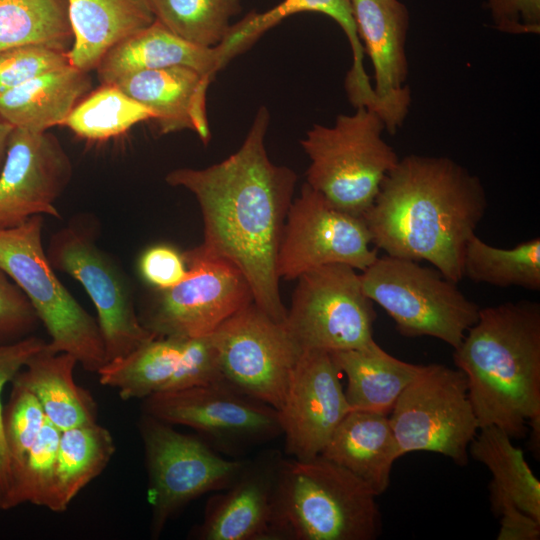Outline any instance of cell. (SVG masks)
<instances>
[{"instance_id":"obj_1","label":"cell","mask_w":540,"mask_h":540,"mask_svg":"<svg viewBox=\"0 0 540 540\" xmlns=\"http://www.w3.org/2000/svg\"><path fill=\"white\" fill-rule=\"evenodd\" d=\"M269 112L261 107L240 148L204 169L179 168L166 182L195 196L203 219V242L191 249L224 259L245 276L253 301L271 318L285 322L277 254L297 176L274 164L265 148Z\"/></svg>"},{"instance_id":"obj_2","label":"cell","mask_w":540,"mask_h":540,"mask_svg":"<svg viewBox=\"0 0 540 540\" xmlns=\"http://www.w3.org/2000/svg\"><path fill=\"white\" fill-rule=\"evenodd\" d=\"M487 207L481 180L464 166L413 154L386 175L363 219L378 250L429 262L458 283L466 244Z\"/></svg>"},{"instance_id":"obj_3","label":"cell","mask_w":540,"mask_h":540,"mask_svg":"<svg viewBox=\"0 0 540 540\" xmlns=\"http://www.w3.org/2000/svg\"><path fill=\"white\" fill-rule=\"evenodd\" d=\"M467 379L479 428L495 426L511 438L531 428L540 435V304L521 300L480 308L476 323L454 349Z\"/></svg>"},{"instance_id":"obj_4","label":"cell","mask_w":540,"mask_h":540,"mask_svg":"<svg viewBox=\"0 0 540 540\" xmlns=\"http://www.w3.org/2000/svg\"><path fill=\"white\" fill-rule=\"evenodd\" d=\"M376 495L321 455L280 458L274 493L277 540H374L382 530Z\"/></svg>"},{"instance_id":"obj_5","label":"cell","mask_w":540,"mask_h":540,"mask_svg":"<svg viewBox=\"0 0 540 540\" xmlns=\"http://www.w3.org/2000/svg\"><path fill=\"white\" fill-rule=\"evenodd\" d=\"M384 131L379 114L366 107L332 126L313 125L301 140L310 160L306 183L339 210L363 217L400 159Z\"/></svg>"},{"instance_id":"obj_6","label":"cell","mask_w":540,"mask_h":540,"mask_svg":"<svg viewBox=\"0 0 540 540\" xmlns=\"http://www.w3.org/2000/svg\"><path fill=\"white\" fill-rule=\"evenodd\" d=\"M42 215L0 229V269L22 290L46 327L52 353L71 354L90 372L107 363L98 322L56 276L42 246Z\"/></svg>"},{"instance_id":"obj_7","label":"cell","mask_w":540,"mask_h":540,"mask_svg":"<svg viewBox=\"0 0 540 540\" xmlns=\"http://www.w3.org/2000/svg\"><path fill=\"white\" fill-rule=\"evenodd\" d=\"M359 277L365 295L388 313L402 336L434 337L455 349L478 319V305L435 267L385 254Z\"/></svg>"},{"instance_id":"obj_8","label":"cell","mask_w":540,"mask_h":540,"mask_svg":"<svg viewBox=\"0 0 540 540\" xmlns=\"http://www.w3.org/2000/svg\"><path fill=\"white\" fill-rule=\"evenodd\" d=\"M139 431L148 475L151 535L159 537L168 521L193 500L227 488L247 461L221 456L200 437L143 413Z\"/></svg>"},{"instance_id":"obj_9","label":"cell","mask_w":540,"mask_h":540,"mask_svg":"<svg viewBox=\"0 0 540 540\" xmlns=\"http://www.w3.org/2000/svg\"><path fill=\"white\" fill-rule=\"evenodd\" d=\"M389 421L403 455L434 452L460 466L468 463V448L479 430L466 376L437 363L423 365L398 397Z\"/></svg>"},{"instance_id":"obj_10","label":"cell","mask_w":540,"mask_h":540,"mask_svg":"<svg viewBox=\"0 0 540 540\" xmlns=\"http://www.w3.org/2000/svg\"><path fill=\"white\" fill-rule=\"evenodd\" d=\"M297 281L284 325L302 352L359 349L374 341L377 314L356 269L328 264Z\"/></svg>"},{"instance_id":"obj_11","label":"cell","mask_w":540,"mask_h":540,"mask_svg":"<svg viewBox=\"0 0 540 540\" xmlns=\"http://www.w3.org/2000/svg\"><path fill=\"white\" fill-rule=\"evenodd\" d=\"M223 380L279 410L302 350L286 329L250 302L210 334Z\"/></svg>"},{"instance_id":"obj_12","label":"cell","mask_w":540,"mask_h":540,"mask_svg":"<svg viewBox=\"0 0 540 540\" xmlns=\"http://www.w3.org/2000/svg\"><path fill=\"white\" fill-rule=\"evenodd\" d=\"M183 254L188 266L185 278L171 288L156 290L138 314L155 337L207 336L253 301L251 288L235 265L192 250Z\"/></svg>"},{"instance_id":"obj_13","label":"cell","mask_w":540,"mask_h":540,"mask_svg":"<svg viewBox=\"0 0 540 540\" xmlns=\"http://www.w3.org/2000/svg\"><path fill=\"white\" fill-rule=\"evenodd\" d=\"M363 217L339 210L305 183L289 207L277 254L279 279L328 264L363 271L378 257Z\"/></svg>"},{"instance_id":"obj_14","label":"cell","mask_w":540,"mask_h":540,"mask_svg":"<svg viewBox=\"0 0 540 540\" xmlns=\"http://www.w3.org/2000/svg\"><path fill=\"white\" fill-rule=\"evenodd\" d=\"M143 413L199 432L224 451H238L282 435L278 411L224 380L143 399Z\"/></svg>"},{"instance_id":"obj_15","label":"cell","mask_w":540,"mask_h":540,"mask_svg":"<svg viewBox=\"0 0 540 540\" xmlns=\"http://www.w3.org/2000/svg\"><path fill=\"white\" fill-rule=\"evenodd\" d=\"M47 257L51 265L77 280L91 298L107 363L155 338L140 321L124 273L83 230L67 227L57 232L51 237Z\"/></svg>"},{"instance_id":"obj_16","label":"cell","mask_w":540,"mask_h":540,"mask_svg":"<svg viewBox=\"0 0 540 540\" xmlns=\"http://www.w3.org/2000/svg\"><path fill=\"white\" fill-rule=\"evenodd\" d=\"M104 386L123 400L178 391L222 381L210 334L202 337H155L98 372Z\"/></svg>"},{"instance_id":"obj_17","label":"cell","mask_w":540,"mask_h":540,"mask_svg":"<svg viewBox=\"0 0 540 540\" xmlns=\"http://www.w3.org/2000/svg\"><path fill=\"white\" fill-rule=\"evenodd\" d=\"M340 375L329 352L309 350L300 355L277 410L285 450L292 458L319 456L351 411Z\"/></svg>"},{"instance_id":"obj_18","label":"cell","mask_w":540,"mask_h":540,"mask_svg":"<svg viewBox=\"0 0 540 540\" xmlns=\"http://www.w3.org/2000/svg\"><path fill=\"white\" fill-rule=\"evenodd\" d=\"M71 174L68 156L46 132L14 128L0 170V229L34 215H61L54 203Z\"/></svg>"},{"instance_id":"obj_19","label":"cell","mask_w":540,"mask_h":540,"mask_svg":"<svg viewBox=\"0 0 540 540\" xmlns=\"http://www.w3.org/2000/svg\"><path fill=\"white\" fill-rule=\"evenodd\" d=\"M357 32L374 70L373 91L386 131L394 133L407 116L411 92L406 41L410 13L400 0H350Z\"/></svg>"},{"instance_id":"obj_20","label":"cell","mask_w":540,"mask_h":540,"mask_svg":"<svg viewBox=\"0 0 540 540\" xmlns=\"http://www.w3.org/2000/svg\"><path fill=\"white\" fill-rule=\"evenodd\" d=\"M280 456L247 461L236 479L207 501L202 521L192 530L197 540H277L274 493Z\"/></svg>"},{"instance_id":"obj_21","label":"cell","mask_w":540,"mask_h":540,"mask_svg":"<svg viewBox=\"0 0 540 540\" xmlns=\"http://www.w3.org/2000/svg\"><path fill=\"white\" fill-rule=\"evenodd\" d=\"M213 80L192 68L176 66L138 71L113 84L148 108L162 134L190 129L207 144V90Z\"/></svg>"},{"instance_id":"obj_22","label":"cell","mask_w":540,"mask_h":540,"mask_svg":"<svg viewBox=\"0 0 540 540\" xmlns=\"http://www.w3.org/2000/svg\"><path fill=\"white\" fill-rule=\"evenodd\" d=\"M360 479L376 495L390 484L394 462L404 456L389 416L351 410L320 454Z\"/></svg>"},{"instance_id":"obj_23","label":"cell","mask_w":540,"mask_h":540,"mask_svg":"<svg viewBox=\"0 0 540 540\" xmlns=\"http://www.w3.org/2000/svg\"><path fill=\"white\" fill-rule=\"evenodd\" d=\"M302 12L324 14L340 26L349 41L353 57L345 79L347 95L355 100L369 98L373 88L364 68V48L357 32L350 0H283L263 13H249L241 21L231 25L224 40L216 46L223 67L267 30L283 19Z\"/></svg>"},{"instance_id":"obj_24","label":"cell","mask_w":540,"mask_h":540,"mask_svg":"<svg viewBox=\"0 0 540 540\" xmlns=\"http://www.w3.org/2000/svg\"><path fill=\"white\" fill-rule=\"evenodd\" d=\"M73 42L70 65L89 72L106 53L156 19L148 0H67Z\"/></svg>"},{"instance_id":"obj_25","label":"cell","mask_w":540,"mask_h":540,"mask_svg":"<svg viewBox=\"0 0 540 540\" xmlns=\"http://www.w3.org/2000/svg\"><path fill=\"white\" fill-rule=\"evenodd\" d=\"M176 66L192 68L211 78L223 68L216 47L188 42L155 20L110 49L96 69L102 84H113L134 72Z\"/></svg>"},{"instance_id":"obj_26","label":"cell","mask_w":540,"mask_h":540,"mask_svg":"<svg viewBox=\"0 0 540 540\" xmlns=\"http://www.w3.org/2000/svg\"><path fill=\"white\" fill-rule=\"evenodd\" d=\"M87 73L67 64L32 78L0 96V117L37 133L62 125L89 89Z\"/></svg>"},{"instance_id":"obj_27","label":"cell","mask_w":540,"mask_h":540,"mask_svg":"<svg viewBox=\"0 0 540 540\" xmlns=\"http://www.w3.org/2000/svg\"><path fill=\"white\" fill-rule=\"evenodd\" d=\"M330 355L337 369L347 378L344 392L351 410L387 416L423 367L390 355L375 340L363 348L335 351Z\"/></svg>"},{"instance_id":"obj_28","label":"cell","mask_w":540,"mask_h":540,"mask_svg":"<svg viewBox=\"0 0 540 540\" xmlns=\"http://www.w3.org/2000/svg\"><path fill=\"white\" fill-rule=\"evenodd\" d=\"M77 360L68 353H52L46 347L35 354L12 382L30 390L46 418L61 431L95 423L97 405L91 393L73 377Z\"/></svg>"},{"instance_id":"obj_29","label":"cell","mask_w":540,"mask_h":540,"mask_svg":"<svg viewBox=\"0 0 540 540\" xmlns=\"http://www.w3.org/2000/svg\"><path fill=\"white\" fill-rule=\"evenodd\" d=\"M115 449L109 430L96 422L62 431L47 508L64 512L78 493L102 473Z\"/></svg>"},{"instance_id":"obj_30","label":"cell","mask_w":540,"mask_h":540,"mask_svg":"<svg viewBox=\"0 0 540 540\" xmlns=\"http://www.w3.org/2000/svg\"><path fill=\"white\" fill-rule=\"evenodd\" d=\"M468 454L492 473L490 486L510 497L523 512L540 522V481L525 460L522 449L495 426L479 428Z\"/></svg>"},{"instance_id":"obj_31","label":"cell","mask_w":540,"mask_h":540,"mask_svg":"<svg viewBox=\"0 0 540 540\" xmlns=\"http://www.w3.org/2000/svg\"><path fill=\"white\" fill-rule=\"evenodd\" d=\"M462 274L475 283L539 290L540 239L534 237L504 249L487 244L475 234L464 250Z\"/></svg>"},{"instance_id":"obj_32","label":"cell","mask_w":540,"mask_h":540,"mask_svg":"<svg viewBox=\"0 0 540 540\" xmlns=\"http://www.w3.org/2000/svg\"><path fill=\"white\" fill-rule=\"evenodd\" d=\"M70 39L67 0H0V51L24 45L65 50Z\"/></svg>"},{"instance_id":"obj_33","label":"cell","mask_w":540,"mask_h":540,"mask_svg":"<svg viewBox=\"0 0 540 540\" xmlns=\"http://www.w3.org/2000/svg\"><path fill=\"white\" fill-rule=\"evenodd\" d=\"M155 19L175 35L202 47H216L239 14L241 0H148Z\"/></svg>"},{"instance_id":"obj_34","label":"cell","mask_w":540,"mask_h":540,"mask_svg":"<svg viewBox=\"0 0 540 540\" xmlns=\"http://www.w3.org/2000/svg\"><path fill=\"white\" fill-rule=\"evenodd\" d=\"M153 113L115 84L103 86L76 104L62 125L88 140H106L123 134Z\"/></svg>"},{"instance_id":"obj_35","label":"cell","mask_w":540,"mask_h":540,"mask_svg":"<svg viewBox=\"0 0 540 540\" xmlns=\"http://www.w3.org/2000/svg\"><path fill=\"white\" fill-rule=\"evenodd\" d=\"M45 420L46 416L36 396L26 387L12 382L10 397L3 409V430L14 503L16 484Z\"/></svg>"},{"instance_id":"obj_36","label":"cell","mask_w":540,"mask_h":540,"mask_svg":"<svg viewBox=\"0 0 540 540\" xmlns=\"http://www.w3.org/2000/svg\"><path fill=\"white\" fill-rule=\"evenodd\" d=\"M61 433L62 431L46 418L16 484V506L29 502L48 507Z\"/></svg>"},{"instance_id":"obj_37","label":"cell","mask_w":540,"mask_h":540,"mask_svg":"<svg viewBox=\"0 0 540 540\" xmlns=\"http://www.w3.org/2000/svg\"><path fill=\"white\" fill-rule=\"evenodd\" d=\"M47 342L29 336L18 341L0 344V510L15 507L8 454L3 430L2 392L5 385L12 382L17 373L38 352L43 350Z\"/></svg>"},{"instance_id":"obj_38","label":"cell","mask_w":540,"mask_h":540,"mask_svg":"<svg viewBox=\"0 0 540 540\" xmlns=\"http://www.w3.org/2000/svg\"><path fill=\"white\" fill-rule=\"evenodd\" d=\"M67 52L44 45L0 51V96L40 74L70 64Z\"/></svg>"},{"instance_id":"obj_39","label":"cell","mask_w":540,"mask_h":540,"mask_svg":"<svg viewBox=\"0 0 540 540\" xmlns=\"http://www.w3.org/2000/svg\"><path fill=\"white\" fill-rule=\"evenodd\" d=\"M39 318L22 290L0 269V344L18 341L30 333Z\"/></svg>"},{"instance_id":"obj_40","label":"cell","mask_w":540,"mask_h":540,"mask_svg":"<svg viewBox=\"0 0 540 540\" xmlns=\"http://www.w3.org/2000/svg\"><path fill=\"white\" fill-rule=\"evenodd\" d=\"M142 278L156 290H165L181 282L188 271L184 254L166 244L146 249L139 259Z\"/></svg>"},{"instance_id":"obj_41","label":"cell","mask_w":540,"mask_h":540,"mask_svg":"<svg viewBox=\"0 0 540 540\" xmlns=\"http://www.w3.org/2000/svg\"><path fill=\"white\" fill-rule=\"evenodd\" d=\"M493 26L506 34L539 35L540 0H485Z\"/></svg>"},{"instance_id":"obj_42","label":"cell","mask_w":540,"mask_h":540,"mask_svg":"<svg viewBox=\"0 0 540 540\" xmlns=\"http://www.w3.org/2000/svg\"><path fill=\"white\" fill-rule=\"evenodd\" d=\"M491 509L500 519L497 540H538L540 522L523 512L505 493L489 485Z\"/></svg>"},{"instance_id":"obj_43","label":"cell","mask_w":540,"mask_h":540,"mask_svg":"<svg viewBox=\"0 0 540 540\" xmlns=\"http://www.w3.org/2000/svg\"><path fill=\"white\" fill-rule=\"evenodd\" d=\"M15 127L0 117V164L6 154L9 137Z\"/></svg>"}]
</instances>
